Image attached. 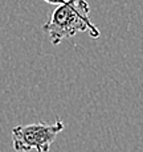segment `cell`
Listing matches in <instances>:
<instances>
[{
    "label": "cell",
    "instance_id": "6da1fadb",
    "mask_svg": "<svg viewBox=\"0 0 143 152\" xmlns=\"http://www.w3.org/2000/svg\"><path fill=\"white\" fill-rule=\"evenodd\" d=\"M90 8L86 0H66L57 5L43 31L46 32L53 45H58L62 40L72 39L80 32H87L93 39L101 36L100 29L90 20Z\"/></svg>",
    "mask_w": 143,
    "mask_h": 152
},
{
    "label": "cell",
    "instance_id": "7a4b0ae2",
    "mask_svg": "<svg viewBox=\"0 0 143 152\" xmlns=\"http://www.w3.org/2000/svg\"><path fill=\"white\" fill-rule=\"evenodd\" d=\"M64 130V122L56 119L52 124L43 122L25 126H16L12 128V144L16 152H49L51 145L57 135Z\"/></svg>",
    "mask_w": 143,
    "mask_h": 152
},
{
    "label": "cell",
    "instance_id": "3957f363",
    "mask_svg": "<svg viewBox=\"0 0 143 152\" xmlns=\"http://www.w3.org/2000/svg\"><path fill=\"white\" fill-rule=\"evenodd\" d=\"M44 1L49 3V4H53V5H61L66 1V0H44Z\"/></svg>",
    "mask_w": 143,
    "mask_h": 152
}]
</instances>
